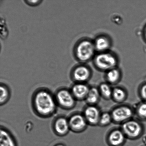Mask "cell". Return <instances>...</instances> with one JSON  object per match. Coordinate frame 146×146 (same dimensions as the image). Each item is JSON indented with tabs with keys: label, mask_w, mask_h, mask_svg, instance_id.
I'll use <instances>...</instances> for the list:
<instances>
[{
	"label": "cell",
	"mask_w": 146,
	"mask_h": 146,
	"mask_svg": "<svg viewBox=\"0 0 146 146\" xmlns=\"http://www.w3.org/2000/svg\"><path fill=\"white\" fill-rule=\"evenodd\" d=\"M32 107L35 113L43 118H49L56 112L57 105L54 95L48 90L40 88L33 94Z\"/></svg>",
	"instance_id": "1"
},
{
	"label": "cell",
	"mask_w": 146,
	"mask_h": 146,
	"mask_svg": "<svg viewBox=\"0 0 146 146\" xmlns=\"http://www.w3.org/2000/svg\"><path fill=\"white\" fill-rule=\"evenodd\" d=\"M96 52L94 41L85 38L78 41L74 46L73 51L76 59L82 64L93 60Z\"/></svg>",
	"instance_id": "2"
},
{
	"label": "cell",
	"mask_w": 146,
	"mask_h": 146,
	"mask_svg": "<svg viewBox=\"0 0 146 146\" xmlns=\"http://www.w3.org/2000/svg\"><path fill=\"white\" fill-rule=\"evenodd\" d=\"M93 61L94 66L97 69L105 72L117 68L119 62L116 54L110 51L98 53Z\"/></svg>",
	"instance_id": "3"
},
{
	"label": "cell",
	"mask_w": 146,
	"mask_h": 146,
	"mask_svg": "<svg viewBox=\"0 0 146 146\" xmlns=\"http://www.w3.org/2000/svg\"><path fill=\"white\" fill-rule=\"evenodd\" d=\"M120 127L127 139L135 140L142 136L144 128L141 121L132 119L121 125Z\"/></svg>",
	"instance_id": "4"
},
{
	"label": "cell",
	"mask_w": 146,
	"mask_h": 146,
	"mask_svg": "<svg viewBox=\"0 0 146 146\" xmlns=\"http://www.w3.org/2000/svg\"><path fill=\"white\" fill-rule=\"evenodd\" d=\"M112 117L113 123L121 124L133 118L135 116L134 109L126 104H120L114 107L110 111Z\"/></svg>",
	"instance_id": "5"
},
{
	"label": "cell",
	"mask_w": 146,
	"mask_h": 146,
	"mask_svg": "<svg viewBox=\"0 0 146 146\" xmlns=\"http://www.w3.org/2000/svg\"><path fill=\"white\" fill-rule=\"evenodd\" d=\"M58 106L62 109L70 110L75 107L76 100L70 90L65 88L59 89L54 95Z\"/></svg>",
	"instance_id": "6"
},
{
	"label": "cell",
	"mask_w": 146,
	"mask_h": 146,
	"mask_svg": "<svg viewBox=\"0 0 146 146\" xmlns=\"http://www.w3.org/2000/svg\"><path fill=\"white\" fill-rule=\"evenodd\" d=\"M91 68L85 64L76 66L71 70V77L74 83H86L89 81L92 75Z\"/></svg>",
	"instance_id": "7"
},
{
	"label": "cell",
	"mask_w": 146,
	"mask_h": 146,
	"mask_svg": "<svg viewBox=\"0 0 146 146\" xmlns=\"http://www.w3.org/2000/svg\"><path fill=\"white\" fill-rule=\"evenodd\" d=\"M68 121L70 131L76 133L84 132L88 125L82 113L72 114L68 118Z\"/></svg>",
	"instance_id": "8"
},
{
	"label": "cell",
	"mask_w": 146,
	"mask_h": 146,
	"mask_svg": "<svg viewBox=\"0 0 146 146\" xmlns=\"http://www.w3.org/2000/svg\"><path fill=\"white\" fill-rule=\"evenodd\" d=\"M88 125L98 126L102 112L96 105H87L82 113Z\"/></svg>",
	"instance_id": "9"
},
{
	"label": "cell",
	"mask_w": 146,
	"mask_h": 146,
	"mask_svg": "<svg viewBox=\"0 0 146 146\" xmlns=\"http://www.w3.org/2000/svg\"><path fill=\"white\" fill-rule=\"evenodd\" d=\"M127 139L121 128H116L107 134L106 142L109 146H123Z\"/></svg>",
	"instance_id": "10"
},
{
	"label": "cell",
	"mask_w": 146,
	"mask_h": 146,
	"mask_svg": "<svg viewBox=\"0 0 146 146\" xmlns=\"http://www.w3.org/2000/svg\"><path fill=\"white\" fill-rule=\"evenodd\" d=\"M52 129L56 135L58 137L66 135L70 131L68 118L63 116L57 117L53 123Z\"/></svg>",
	"instance_id": "11"
},
{
	"label": "cell",
	"mask_w": 146,
	"mask_h": 146,
	"mask_svg": "<svg viewBox=\"0 0 146 146\" xmlns=\"http://www.w3.org/2000/svg\"><path fill=\"white\" fill-rule=\"evenodd\" d=\"M94 46L98 53L109 51L112 46L111 38L108 35L101 34L97 36L94 40Z\"/></svg>",
	"instance_id": "12"
},
{
	"label": "cell",
	"mask_w": 146,
	"mask_h": 146,
	"mask_svg": "<svg viewBox=\"0 0 146 146\" xmlns=\"http://www.w3.org/2000/svg\"><path fill=\"white\" fill-rule=\"evenodd\" d=\"M90 88L86 83H74L70 91L77 101H85Z\"/></svg>",
	"instance_id": "13"
},
{
	"label": "cell",
	"mask_w": 146,
	"mask_h": 146,
	"mask_svg": "<svg viewBox=\"0 0 146 146\" xmlns=\"http://www.w3.org/2000/svg\"><path fill=\"white\" fill-rule=\"evenodd\" d=\"M0 133V146H18L15 137L10 131L5 127L1 126Z\"/></svg>",
	"instance_id": "14"
},
{
	"label": "cell",
	"mask_w": 146,
	"mask_h": 146,
	"mask_svg": "<svg viewBox=\"0 0 146 146\" xmlns=\"http://www.w3.org/2000/svg\"><path fill=\"white\" fill-rule=\"evenodd\" d=\"M122 76V72L117 67L105 72L104 77L106 82L112 86L118 84L121 81Z\"/></svg>",
	"instance_id": "15"
},
{
	"label": "cell",
	"mask_w": 146,
	"mask_h": 146,
	"mask_svg": "<svg viewBox=\"0 0 146 146\" xmlns=\"http://www.w3.org/2000/svg\"><path fill=\"white\" fill-rule=\"evenodd\" d=\"M128 96V93L125 88L119 86L113 87L111 100L114 102L122 104L127 100Z\"/></svg>",
	"instance_id": "16"
},
{
	"label": "cell",
	"mask_w": 146,
	"mask_h": 146,
	"mask_svg": "<svg viewBox=\"0 0 146 146\" xmlns=\"http://www.w3.org/2000/svg\"><path fill=\"white\" fill-rule=\"evenodd\" d=\"M101 97L98 87H90L85 101L87 105L97 106L99 102Z\"/></svg>",
	"instance_id": "17"
},
{
	"label": "cell",
	"mask_w": 146,
	"mask_h": 146,
	"mask_svg": "<svg viewBox=\"0 0 146 146\" xmlns=\"http://www.w3.org/2000/svg\"><path fill=\"white\" fill-rule=\"evenodd\" d=\"M98 88L101 97L105 100L111 99L113 88L111 85L106 82L100 84Z\"/></svg>",
	"instance_id": "18"
},
{
	"label": "cell",
	"mask_w": 146,
	"mask_h": 146,
	"mask_svg": "<svg viewBox=\"0 0 146 146\" xmlns=\"http://www.w3.org/2000/svg\"><path fill=\"white\" fill-rule=\"evenodd\" d=\"M0 90V105L3 106L9 101L11 97V90L8 86L2 83H1Z\"/></svg>",
	"instance_id": "19"
},
{
	"label": "cell",
	"mask_w": 146,
	"mask_h": 146,
	"mask_svg": "<svg viewBox=\"0 0 146 146\" xmlns=\"http://www.w3.org/2000/svg\"><path fill=\"white\" fill-rule=\"evenodd\" d=\"M135 115L140 121H146V102H143L138 104L135 109Z\"/></svg>",
	"instance_id": "20"
},
{
	"label": "cell",
	"mask_w": 146,
	"mask_h": 146,
	"mask_svg": "<svg viewBox=\"0 0 146 146\" xmlns=\"http://www.w3.org/2000/svg\"><path fill=\"white\" fill-rule=\"evenodd\" d=\"M112 123V118L110 112L102 113L98 126L101 127H107Z\"/></svg>",
	"instance_id": "21"
},
{
	"label": "cell",
	"mask_w": 146,
	"mask_h": 146,
	"mask_svg": "<svg viewBox=\"0 0 146 146\" xmlns=\"http://www.w3.org/2000/svg\"><path fill=\"white\" fill-rule=\"evenodd\" d=\"M138 94L142 101L146 102V82L143 83L140 86Z\"/></svg>",
	"instance_id": "22"
},
{
	"label": "cell",
	"mask_w": 146,
	"mask_h": 146,
	"mask_svg": "<svg viewBox=\"0 0 146 146\" xmlns=\"http://www.w3.org/2000/svg\"><path fill=\"white\" fill-rule=\"evenodd\" d=\"M28 5L31 6H36L39 5L42 2V1H24Z\"/></svg>",
	"instance_id": "23"
},
{
	"label": "cell",
	"mask_w": 146,
	"mask_h": 146,
	"mask_svg": "<svg viewBox=\"0 0 146 146\" xmlns=\"http://www.w3.org/2000/svg\"><path fill=\"white\" fill-rule=\"evenodd\" d=\"M143 38L144 42L146 43V24L143 29L142 31Z\"/></svg>",
	"instance_id": "24"
},
{
	"label": "cell",
	"mask_w": 146,
	"mask_h": 146,
	"mask_svg": "<svg viewBox=\"0 0 146 146\" xmlns=\"http://www.w3.org/2000/svg\"><path fill=\"white\" fill-rule=\"evenodd\" d=\"M54 146H66V145L64 144L58 143L56 144V145H54Z\"/></svg>",
	"instance_id": "25"
}]
</instances>
